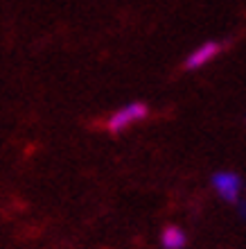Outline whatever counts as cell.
I'll return each instance as SVG.
<instances>
[{
	"label": "cell",
	"instance_id": "obj_1",
	"mask_svg": "<svg viewBox=\"0 0 246 249\" xmlns=\"http://www.w3.org/2000/svg\"><path fill=\"white\" fill-rule=\"evenodd\" d=\"M147 105L145 102H131V105L122 107V109H117L109 120H106V129L117 134V131L127 129L129 124H133L136 120H145L147 118Z\"/></svg>",
	"mask_w": 246,
	"mask_h": 249
},
{
	"label": "cell",
	"instance_id": "obj_2",
	"mask_svg": "<svg viewBox=\"0 0 246 249\" xmlns=\"http://www.w3.org/2000/svg\"><path fill=\"white\" fill-rule=\"evenodd\" d=\"M213 188L219 193L226 202H235L240 197L242 179L235 172H217L213 177Z\"/></svg>",
	"mask_w": 246,
	"mask_h": 249
},
{
	"label": "cell",
	"instance_id": "obj_3",
	"mask_svg": "<svg viewBox=\"0 0 246 249\" xmlns=\"http://www.w3.org/2000/svg\"><path fill=\"white\" fill-rule=\"evenodd\" d=\"M221 46L217 41H206L203 46H199L197 50L188 54V59H185V68L188 71H197V68H203L208 61H213L217 54H219Z\"/></svg>",
	"mask_w": 246,
	"mask_h": 249
},
{
	"label": "cell",
	"instance_id": "obj_4",
	"mask_svg": "<svg viewBox=\"0 0 246 249\" xmlns=\"http://www.w3.org/2000/svg\"><path fill=\"white\" fill-rule=\"evenodd\" d=\"M161 245L165 249H183L185 247V233L179 227H167L161 233Z\"/></svg>",
	"mask_w": 246,
	"mask_h": 249
}]
</instances>
